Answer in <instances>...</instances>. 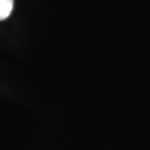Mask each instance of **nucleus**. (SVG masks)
I'll return each mask as SVG.
<instances>
[{"mask_svg": "<svg viewBox=\"0 0 150 150\" xmlns=\"http://www.w3.org/2000/svg\"><path fill=\"white\" fill-rule=\"evenodd\" d=\"M13 0H0V20H5L11 15Z\"/></svg>", "mask_w": 150, "mask_h": 150, "instance_id": "nucleus-1", "label": "nucleus"}]
</instances>
